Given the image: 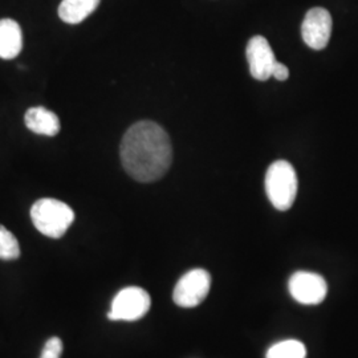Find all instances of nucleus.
Returning <instances> with one entry per match:
<instances>
[{
  "label": "nucleus",
  "instance_id": "10",
  "mask_svg": "<svg viewBox=\"0 0 358 358\" xmlns=\"http://www.w3.org/2000/svg\"><path fill=\"white\" fill-rule=\"evenodd\" d=\"M23 50V32L17 22L0 19V59L11 60Z\"/></svg>",
  "mask_w": 358,
  "mask_h": 358
},
{
  "label": "nucleus",
  "instance_id": "5",
  "mask_svg": "<svg viewBox=\"0 0 358 358\" xmlns=\"http://www.w3.org/2000/svg\"><path fill=\"white\" fill-rule=\"evenodd\" d=\"M211 276L206 269H192L179 279L174 292V303L182 308L198 307L210 292Z\"/></svg>",
  "mask_w": 358,
  "mask_h": 358
},
{
  "label": "nucleus",
  "instance_id": "3",
  "mask_svg": "<svg viewBox=\"0 0 358 358\" xmlns=\"http://www.w3.org/2000/svg\"><path fill=\"white\" fill-rule=\"evenodd\" d=\"M299 189L294 166L287 161H276L266 173V192L269 202L279 211L289 210Z\"/></svg>",
  "mask_w": 358,
  "mask_h": 358
},
{
  "label": "nucleus",
  "instance_id": "9",
  "mask_svg": "<svg viewBox=\"0 0 358 358\" xmlns=\"http://www.w3.org/2000/svg\"><path fill=\"white\" fill-rule=\"evenodd\" d=\"M24 122L32 133L40 136L55 137L62 129L57 115L44 106L29 108L24 115Z\"/></svg>",
  "mask_w": 358,
  "mask_h": 358
},
{
  "label": "nucleus",
  "instance_id": "15",
  "mask_svg": "<svg viewBox=\"0 0 358 358\" xmlns=\"http://www.w3.org/2000/svg\"><path fill=\"white\" fill-rule=\"evenodd\" d=\"M272 77H275L279 81H284V80H287L289 77V71H288V68L285 65L276 62L275 65H273V69H272Z\"/></svg>",
  "mask_w": 358,
  "mask_h": 358
},
{
  "label": "nucleus",
  "instance_id": "14",
  "mask_svg": "<svg viewBox=\"0 0 358 358\" xmlns=\"http://www.w3.org/2000/svg\"><path fill=\"white\" fill-rule=\"evenodd\" d=\"M63 355V341L59 337H51L43 348L40 358H60Z\"/></svg>",
  "mask_w": 358,
  "mask_h": 358
},
{
  "label": "nucleus",
  "instance_id": "1",
  "mask_svg": "<svg viewBox=\"0 0 358 358\" xmlns=\"http://www.w3.org/2000/svg\"><path fill=\"white\" fill-rule=\"evenodd\" d=\"M120 155L131 178L149 183L166 174L173 161V148L165 129L153 121H140L125 133Z\"/></svg>",
  "mask_w": 358,
  "mask_h": 358
},
{
  "label": "nucleus",
  "instance_id": "6",
  "mask_svg": "<svg viewBox=\"0 0 358 358\" xmlns=\"http://www.w3.org/2000/svg\"><path fill=\"white\" fill-rule=\"evenodd\" d=\"M289 294L303 306H317L324 301L328 294L325 279L315 272H294L288 282Z\"/></svg>",
  "mask_w": 358,
  "mask_h": 358
},
{
  "label": "nucleus",
  "instance_id": "2",
  "mask_svg": "<svg viewBox=\"0 0 358 358\" xmlns=\"http://www.w3.org/2000/svg\"><path fill=\"white\" fill-rule=\"evenodd\" d=\"M31 219L38 232L60 239L75 222V211L59 199L43 198L31 207Z\"/></svg>",
  "mask_w": 358,
  "mask_h": 358
},
{
  "label": "nucleus",
  "instance_id": "7",
  "mask_svg": "<svg viewBox=\"0 0 358 358\" xmlns=\"http://www.w3.org/2000/svg\"><path fill=\"white\" fill-rule=\"evenodd\" d=\"M332 24V16L325 8L315 7L309 10L301 26L304 43L312 50H324L331 40Z\"/></svg>",
  "mask_w": 358,
  "mask_h": 358
},
{
  "label": "nucleus",
  "instance_id": "12",
  "mask_svg": "<svg viewBox=\"0 0 358 358\" xmlns=\"http://www.w3.org/2000/svg\"><path fill=\"white\" fill-rule=\"evenodd\" d=\"M307 349L301 341L284 340L271 346L266 358H306Z\"/></svg>",
  "mask_w": 358,
  "mask_h": 358
},
{
  "label": "nucleus",
  "instance_id": "13",
  "mask_svg": "<svg viewBox=\"0 0 358 358\" xmlns=\"http://www.w3.org/2000/svg\"><path fill=\"white\" fill-rule=\"evenodd\" d=\"M20 256V245L13 232L0 224V259L16 260Z\"/></svg>",
  "mask_w": 358,
  "mask_h": 358
},
{
  "label": "nucleus",
  "instance_id": "4",
  "mask_svg": "<svg viewBox=\"0 0 358 358\" xmlns=\"http://www.w3.org/2000/svg\"><path fill=\"white\" fill-rule=\"evenodd\" d=\"M152 306L150 294L140 287H128L115 294L108 319L112 321H137Z\"/></svg>",
  "mask_w": 358,
  "mask_h": 358
},
{
  "label": "nucleus",
  "instance_id": "8",
  "mask_svg": "<svg viewBox=\"0 0 358 358\" xmlns=\"http://www.w3.org/2000/svg\"><path fill=\"white\" fill-rule=\"evenodd\" d=\"M247 59L251 76L259 81H267L272 77V69L276 63L268 40L263 36H254L247 45Z\"/></svg>",
  "mask_w": 358,
  "mask_h": 358
},
{
  "label": "nucleus",
  "instance_id": "11",
  "mask_svg": "<svg viewBox=\"0 0 358 358\" xmlns=\"http://www.w3.org/2000/svg\"><path fill=\"white\" fill-rule=\"evenodd\" d=\"M101 0H63L59 6V17L66 24H78L94 13Z\"/></svg>",
  "mask_w": 358,
  "mask_h": 358
}]
</instances>
